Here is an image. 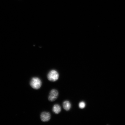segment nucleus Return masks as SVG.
<instances>
[{
	"mask_svg": "<svg viewBox=\"0 0 125 125\" xmlns=\"http://www.w3.org/2000/svg\"><path fill=\"white\" fill-rule=\"evenodd\" d=\"M52 111L54 113L58 114L61 111V107L58 104H54L52 107Z\"/></svg>",
	"mask_w": 125,
	"mask_h": 125,
	"instance_id": "6",
	"label": "nucleus"
},
{
	"mask_svg": "<svg viewBox=\"0 0 125 125\" xmlns=\"http://www.w3.org/2000/svg\"><path fill=\"white\" fill-rule=\"evenodd\" d=\"M63 108L65 110L68 111L70 110L71 108V104L70 102L68 101H65L62 104Z\"/></svg>",
	"mask_w": 125,
	"mask_h": 125,
	"instance_id": "5",
	"label": "nucleus"
},
{
	"mask_svg": "<svg viewBox=\"0 0 125 125\" xmlns=\"http://www.w3.org/2000/svg\"><path fill=\"white\" fill-rule=\"evenodd\" d=\"M59 92L58 90L56 89H52L48 97V100L51 102H53L55 101L58 97Z\"/></svg>",
	"mask_w": 125,
	"mask_h": 125,
	"instance_id": "3",
	"label": "nucleus"
},
{
	"mask_svg": "<svg viewBox=\"0 0 125 125\" xmlns=\"http://www.w3.org/2000/svg\"><path fill=\"white\" fill-rule=\"evenodd\" d=\"M51 115L48 112H43L41 114L40 118L43 122H47L50 121L51 118Z\"/></svg>",
	"mask_w": 125,
	"mask_h": 125,
	"instance_id": "4",
	"label": "nucleus"
},
{
	"mask_svg": "<svg viewBox=\"0 0 125 125\" xmlns=\"http://www.w3.org/2000/svg\"><path fill=\"white\" fill-rule=\"evenodd\" d=\"M59 77V73L56 70H52L48 73L47 78L48 80L51 82H55L58 79Z\"/></svg>",
	"mask_w": 125,
	"mask_h": 125,
	"instance_id": "2",
	"label": "nucleus"
},
{
	"mask_svg": "<svg viewBox=\"0 0 125 125\" xmlns=\"http://www.w3.org/2000/svg\"><path fill=\"white\" fill-rule=\"evenodd\" d=\"M86 104L83 101H81L79 103V107L81 109H83L85 107Z\"/></svg>",
	"mask_w": 125,
	"mask_h": 125,
	"instance_id": "7",
	"label": "nucleus"
},
{
	"mask_svg": "<svg viewBox=\"0 0 125 125\" xmlns=\"http://www.w3.org/2000/svg\"><path fill=\"white\" fill-rule=\"evenodd\" d=\"M31 86L34 89L38 90L40 88L42 85L41 79L38 77H33L31 79L30 83Z\"/></svg>",
	"mask_w": 125,
	"mask_h": 125,
	"instance_id": "1",
	"label": "nucleus"
}]
</instances>
